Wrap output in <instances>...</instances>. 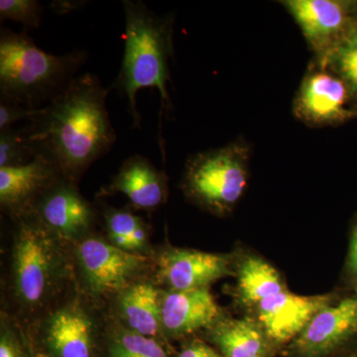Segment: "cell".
<instances>
[{
    "label": "cell",
    "instance_id": "1",
    "mask_svg": "<svg viewBox=\"0 0 357 357\" xmlns=\"http://www.w3.org/2000/svg\"><path fill=\"white\" fill-rule=\"evenodd\" d=\"M107 95L96 75L84 73L75 77L23 126L34 158L44 159L62 177L79 184L89 167L109 153L116 141Z\"/></svg>",
    "mask_w": 357,
    "mask_h": 357
},
{
    "label": "cell",
    "instance_id": "2",
    "mask_svg": "<svg viewBox=\"0 0 357 357\" xmlns=\"http://www.w3.org/2000/svg\"><path fill=\"white\" fill-rule=\"evenodd\" d=\"M10 223L2 250L0 312L28 328L74 285L72 245L32 215Z\"/></svg>",
    "mask_w": 357,
    "mask_h": 357
},
{
    "label": "cell",
    "instance_id": "3",
    "mask_svg": "<svg viewBox=\"0 0 357 357\" xmlns=\"http://www.w3.org/2000/svg\"><path fill=\"white\" fill-rule=\"evenodd\" d=\"M126 20L123 57L114 88L128 100L134 128H140L141 115L136 96L145 88L156 89L160 93L158 143L165 158L163 119L173 109L169 95L171 81L170 59L174 54L175 15H158L142 1L123 0Z\"/></svg>",
    "mask_w": 357,
    "mask_h": 357
},
{
    "label": "cell",
    "instance_id": "4",
    "mask_svg": "<svg viewBox=\"0 0 357 357\" xmlns=\"http://www.w3.org/2000/svg\"><path fill=\"white\" fill-rule=\"evenodd\" d=\"M88 52L57 56L37 46L27 32H0V100L39 109L79 76Z\"/></svg>",
    "mask_w": 357,
    "mask_h": 357
},
{
    "label": "cell",
    "instance_id": "5",
    "mask_svg": "<svg viewBox=\"0 0 357 357\" xmlns=\"http://www.w3.org/2000/svg\"><path fill=\"white\" fill-rule=\"evenodd\" d=\"M107 314L76 282L26 328L41 357H96L102 351Z\"/></svg>",
    "mask_w": 357,
    "mask_h": 357
},
{
    "label": "cell",
    "instance_id": "6",
    "mask_svg": "<svg viewBox=\"0 0 357 357\" xmlns=\"http://www.w3.org/2000/svg\"><path fill=\"white\" fill-rule=\"evenodd\" d=\"M251 157L252 147L243 137L192 154L185 164L181 191L190 204L204 213L227 217L248 188Z\"/></svg>",
    "mask_w": 357,
    "mask_h": 357
},
{
    "label": "cell",
    "instance_id": "7",
    "mask_svg": "<svg viewBox=\"0 0 357 357\" xmlns=\"http://www.w3.org/2000/svg\"><path fill=\"white\" fill-rule=\"evenodd\" d=\"M77 287L105 309L126 289L153 277L152 258L115 248L93 232L72 245Z\"/></svg>",
    "mask_w": 357,
    "mask_h": 357
},
{
    "label": "cell",
    "instance_id": "8",
    "mask_svg": "<svg viewBox=\"0 0 357 357\" xmlns=\"http://www.w3.org/2000/svg\"><path fill=\"white\" fill-rule=\"evenodd\" d=\"M292 114L307 128H325L356 119L357 107L344 82L312 59L294 96Z\"/></svg>",
    "mask_w": 357,
    "mask_h": 357
},
{
    "label": "cell",
    "instance_id": "9",
    "mask_svg": "<svg viewBox=\"0 0 357 357\" xmlns=\"http://www.w3.org/2000/svg\"><path fill=\"white\" fill-rule=\"evenodd\" d=\"M152 261V280L166 291L211 288L215 282L234 277V252H206L166 243L156 246Z\"/></svg>",
    "mask_w": 357,
    "mask_h": 357
},
{
    "label": "cell",
    "instance_id": "10",
    "mask_svg": "<svg viewBox=\"0 0 357 357\" xmlns=\"http://www.w3.org/2000/svg\"><path fill=\"white\" fill-rule=\"evenodd\" d=\"M77 185L61 176L26 213L70 245L98 231L102 225L98 204L82 195Z\"/></svg>",
    "mask_w": 357,
    "mask_h": 357
},
{
    "label": "cell",
    "instance_id": "11",
    "mask_svg": "<svg viewBox=\"0 0 357 357\" xmlns=\"http://www.w3.org/2000/svg\"><path fill=\"white\" fill-rule=\"evenodd\" d=\"M312 53L323 59L357 30L356 0H282Z\"/></svg>",
    "mask_w": 357,
    "mask_h": 357
},
{
    "label": "cell",
    "instance_id": "12",
    "mask_svg": "<svg viewBox=\"0 0 357 357\" xmlns=\"http://www.w3.org/2000/svg\"><path fill=\"white\" fill-rule=\"evenodd\" d=\"M357 337V294L340 295L319 310L287 344L291 357H331Z\"/></svg>",
    "mask_w": 357,
    "mask_h": 357
},
{
    "label": "cell",
    "instance_id": "13",
    "mask_svg": "<svg viewBox=\"0 0 357 357\" xmlns=\"http://www.w3.org/2000/svg\"><path fill=\"white\" fill-rule=\"evenodd\" d=\"M340 295L332 292L302 296L288 289L258 303L244 316L255 319L268 335L282 347L290 344L319 310Z\"/></svg>",
    "mask_w": 357,
    "mask_h": 357
},
{
    "label": "cell",
    "instance_id": "14",
    "mask_svg": "<svg viewBox=\"0 0 357 357\" xmlns=\"http://www.w3.org/2000/svg\"><path fill=\"white\" fill-rule=\"evenodd\" d=\"M225 312L211 294V288L163 290L162 333L166 340L192 337L208 330Z\"/></svg>",
    "mask_w": 357,
    "mask_h": 357
},
{
    "label": "cell",
    "instance_id": "15",
    "mask_svg": "<svg viewBox=\"0 0 357 357\" xmlns=\"http://www.w3.org/2000/svg\"><path fill=\"white\" fill-rule=\"evenodd\" d=\"M121 194L128 199L129 208L155 211L168 201L169 178L142 155L128 157L119 172L96 194L98 198Z\"/></svg>",
    "mask_w": 357,
    "mask_h": 357
},
{
    "label": "cell",
    "instance_id": "16",
    "mask_svg": "<svg viewBox=\"0 0 357 357\" xmlns=\"http://www.w3.org/2000/svg\"><path fill=\"white\" fill-rule=\"evenodd\" d=\"M59 177L58 171L44 159L0 168V211L9 220L25 215L37 199Z\"/></svg>",
    "mask_w": 357,
    "mask_h": 357
},
{
    "label": "cell",
    "instance_id": "17",
    "mask_svg": "<svg viewBox=\"0 0 357 357\" xmlns=\"http://www.w3.org/2000/svg\"><path fill=\"white\" fill-rule=\"evenodd\" d=\"M202 333L223 357H272L280 347L255 319L244 314L225 312Z\"/></svg>",
    "mask_w": 357,
    "mask_h": 357
},
{
    "label": "cell",
    "instance_id": "18",
    "mask_svg": "<svg viewBox=\"0 0 357 357\" xmlns=\"http://www.w3.org/2000/svg\"><path fill=\"white\" fill-rule=\"evenodd\" d=\"M162 292L152 279L142 281L119 294L105 311L110 319L134 333L165 340L161 328Z\"/></svg>",
    "mask_w": 357,
    "mask_h": 357
},
{
    "label": "cell",
    "instance_id": "19",
    "mask_svg": "<svg viewBox=\"0 0 357 357\" xmlns=\"http://www.w3.org/2000/svg\"><path fill=\"white\" fill-rule=\"evenodd\" d=\"M100 211L102 232L110 244L132 255L152 258L156 246L151 241V225L131 208H117L96 203Z\"/></svg>",
    "mask_w": 357,
    "mask_h": 357
},
{
    "label": "cell",
    "instance_id": "20",
    "mask_svg": "<svg viewBox=\"0 0 357 357\" xmlns=\"http://www.w3.org/2000/svg\"><path fill=\"white\" fill-rule=\"evenodd\" d=\"M166 342L134 333L107 316L102 352L105 357H170Z\"/></svg>",
    "mask_w": 357,
    "mask_h": 357
},
{
    "label": "cell",
    "instance_id": "21",
    "mask_svg": "<svg viewBox=\"0 0 357 357\" xmlns=\"http://www.w3.org/2000/svg\"><path fill=\"white\" fill-rule=\"evenodd\" d=\"M314 60L328 66L344 82L357 107V30L340 42L325 57Z\"/></svg>",
    "mask_w": 357,
    "mask_h": 357
},
{
    "label": "cell",
    "instance_id": "22",
    "mask_svg": "<svg viewBox=\"0 0 357 357\" xmlns=\"http://www.w3.org/2000/svg\"><path fill=\"white\" fill-rule=\"evenodd\" d=\"M33 159L23 126L0 131V168L26 165Z\"/></svg>",
    "mask_w": 357,
    "mask_h": 357
},
{
    "label": "cell",
    "instance_id": "23",
    "mask_svg": "<svg viewBox=\"0 0 357 357\" xmlns=\"http://www.w3.org/2000/svg\"><path fill=\"white\" fill-rule=\"evenodd\" d=\"M43 6L38 0H1L0 20L21 23L26 30L36 29L41 24Z\"/></svg>",
    "mask_w": 357,
    "mask_h": 357
},
{
    "label": "cell",
    "instance_id": "24",
    "mask_svg": "<svg viewBox=\"0 0 357 357\" xmlns=\"http://www.w3.org/2000/svg\"><path fill=\"white\" fill-rule=\"evenodd\" d=\"M39 109H32L7 100H0V131L13 128L16 122L31 121Z\"/></svg>",
    "mask_w": 357,
    "mask_h": 357
},
{
    "label": "cell",
    "instance_id": "25",
    "mask_svg": "<svg viewBox=\"0 0 357 357\" xmlns=\"http://www.w3.org/2000/svg\"><path fill=\"white\" fill-rule=\"evenodd\" d=\"M344 278L357 294V215L349 232V248L345 258Z\"/></svg>",
    "mask_w": 357,
    "mask_h": 357
},
{
    "label": "cell",
    "instance_id": "26",
    "mask_svg": "<svg viewBox=\"0 0 357 357\" xmlns=\"http://www.w3.org/2000/svg\"><path fill=\"white\" fill-rule=\"evenodd\" d=\"M177 357H223L215 347L201 340L192 337L191 340L185 342L182 351Z\"/></svg>",
    "mask_w": 357,
    "mask_h": 357
},
{
    "label": "cell",
    "instance_id": "27",
    "mask_svg": "<svg viewBox=\"0 0 357 357\" xmlns=\"http://www.w3.org/2000/svg\"><path fill=\"white\" fill-rule=\"evenodd\" d=\"M349 357H357V352H354V354H351Z\"/></svg>",
    "mask_w": 357,
    "mask_h": 357
}]
</instances>
